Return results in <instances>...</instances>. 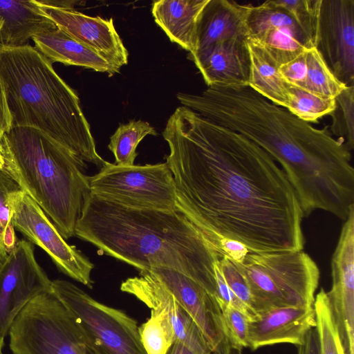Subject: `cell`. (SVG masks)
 <instances>
[{
  "mask_svg": "<svg viewBox=\"0 0 354 354\" xmlns=\"http://www.w3.org/2000/svg\"><path fill=\"white\" fill-rule=\"evenodd\" d=\"M315 48L341 82L354 86V0H321Z\"/></svg>",
  "mask_w": 354,
  "mask_h": 354,
  "instance_id": "obj_13",
  "label": "cell"
},
{
  "mask_svg": "<svg viewBox=\"0 0 354 354\" xmlns=\"http://www.w3.org/2000/svg\"><path fill=\"white\" fill-rule=\"evenodd\" d=\"M0 80L12 127L39 129L84 162L100 169L106 165L77 93L37 49L0 46Z\"/></svg>",
  "mask_w": 354,
  "mask_h": 354,
  "instance_id": "obj_4",
  "label": "cell"
},
{
  "mask_svg": "<svg viewBox=\"0 0 354 354\" xmlns=\"http://www.w3.org/2000/svg\"><path fill=\"white\" fill-rule=\"evenodd\" d=\"M157 134L152 126L142 120H131L120 124L110 137L108 145L115 156V165L123 167L134 165L139 142L147 135Z\"/></svg>",
  "mask_w": 354,
  "mask_h": 354,
  "instance_id": "obj_26",
  "label": "cell"
},
{
  "mask_svg": "<svg viewBox=\"0 0 354 354\" xmlns=\"http://www.w3.org/2000/svg\"><path fill=\"white\" fill-rule=\"evenodd\" d=\"M297 347L298 348L297 354H321L319 335L316 327L308 330L301 343Z\"/></svg>",
  "mask_w": 354,
  "mask_h": 354,
  "instance_id": "obj_37",
  "label": "cell"
},
{
  "mask_svg": "<svg viewBox=\"0 0 354 354\" xmlns=\"http://www.w3.org/2000/svg\"><path fill=\"white\" fill-rule=\"evenodd\" d=\"M162 136L176 209L218 250L229 239L251 252L303 250L299 201L263 149L183 106L170 116Z\"/></svg>",
  "mask_w": 354,
  "mask_h": 354,
  "instance_id": "obj_1",
  "label": "cell"
},
{
  "mask_svg": "<svg viewBox=\"0 0 354 354\" xmlns=\"http://www.w3.org/2000/svg\"><path fill=\"white\" fill-rule=\"evenodd\" d=\"M227 337L235 349L248 347V322L250 319L238 310L218 300Z\"/></svg>",
  "mask_w": 354,
  "mask_h": 354,
  "instance_id": "obj_33",
  "label": "cell"
},
{
  "mask_svg": "<svg viewBox=\"0 0 354 354\" xmlns=\"http://www.w3.org/2000/svg\"><path fill=\"white\" fill-rule=\"evenodd\" d=\"M208 0H160L153 2L151 13L157 25L172 42L193 53L200 15Z\"/></svg>",
  "mask_w": 354,
  "mask_h": 354,
  "instance_id": "obj_23",
  "label": "cell"
},
{
  "mask_svg": "<svg viewBox=\"0 0 354 354\" xmlns=\"http://www.w3.org/2000/svg\"><path fill=\"white\" fill-rule=\"evenodd\" d=\"M0 142H1V137H0ZM0 149H1V143H0Z\"/></svg>",
  "mask_w": 354,
  "mask_h": 354,
  "instance_id": "obj_43",
  "label": "cell"
},
{
  "mask_svg": "<svg viewBox=\"0 0 354 354\" xmlns=\"http://www.w3.org/2000/svg\"><path fill=\"white\" fill-rule=\"evenodd\" d=\"M167 354H195L185 344L178 340H175Z\"/></svg>",
  "mask_w": 354,
  "mask_h": 354,
  "instance_id": "obj_40",
  "label": "cell"
},
{
  "mask_svg": "<svg viewBox=\"0 0 354 354\" xmlns=\"http://www.w3.org/2000/svg\"><path fill=\"white\" fill-rule=\"evenodd\" d=\"M8 335L12 354H97L74 316L52 292L29 301Z\"/></svg>",
  "mask_w": 354,
  "mask_h": 354,
  "instance_id": "obj_7",
  "label": "cell"
},
{
  "mask_svg": "<svg viewBox=\"0 0 354 354\" xmlns=\"http://www.w3.org/2000/svg\"><path fill=\"white\" fill-rule=\"evenodd\" d=\"M335 101V109L330 113L331 131L351 151L354 148V86H346Z\"/></svg>",
  "mask_w": 354,
  "mask_h": 354,
  "instance_id": "obj_31",
  "label": "cell"
},
{
  "mask_svg": "<svg viewBox=\"0 0 354 354\" xmlns=\"http://www.w3.org/2000/svg\"><path fill=\"white\" fill-rule=\"evenodd\" d=\"M88 182L92 194L127 207L177 209L174 177L166 162L123 167L107 162Z\"/></svg>",
  "mask_w": 354,
  "mask_h": 354,
  "instance_id": "obj_9",
  "label": "cell"
},
{
  "mask_svg": "<svg viewBox=\"0 0 354 354\" xmlns=\"http://www.w3.org/2000/svg\"><path fill=\"white\" fill-rule=\"evenodd\" d=\"M24 192L3 168H0V266L17 244L12 223L13 205Z\"/></svg>",
  "mask_w": 354,
  "mask_h": 354,
  "instance_id": "obj_25",
  "label": "cell"
},
{
  "mask_svg": "<svg viewBox=\"0 0 354 354\" xmlns=\"http://www.w3.org/2000/svg\"><path fill=\"white\" fill-rule=\"evenodd\" d=\"M147 354H167L176 340L171 323L164 312L151 311L150 318L139 327Z\"/></svg>",
  "mask_w": 354,
  "mask_h": 354,
  "instance_id": "obj_30",
  "label": "cell"
},
{
  "mask_svg": "<svg viewBox=\"0 0 354 354\" xmlns=\"http://www.w3.org/2000/svg\"><path fill=\"white\" fill-rule=\"evenodd\" d=\"M234 263L248 286L257 315L280 307H313L320 272L303 250L249 252Z\"/></svg>",
  "mask_w": 354,
  "mask_h": 354,
  "instance_id": "obj_6",
  "label": "cell"
},
{
  "mask_svg": "<svg viewBox=\"0 0 354 354\" xmlns=\"http://www.w3.org/2000/svg\"><path fill=\"white\" fill-rule=\"evenodd\" d=\"M38 4L58 28L97 53L118 69L127 64L129 53L115 28L112 18L106 19L99 16H88L74 9Z\"/></svg>",
  "mask_w": 354,
  "mask_h": 354,
  "instance_id": "obj_17",
  "label": "cell"
},
{
  "mask_svg": "<svg viewBox=\"0 0 354 354\" xmlns=\"http://www.w3.org/2000/svg\"><path fill=\"white\" fill-rule=\"evenodd\" d=\"M12 220L15 228L41 248L60 271L92 288L94 265L75 246L65 241L41 207L25 192L14 203Z\"/></svg>",
  "mask_w": 354,
  "mask_h": 354,
  "instance_id": "obj_11",
  "label": "cell"
},
{
  "mask_svg": "<svg viewBox=\"0 0 354 354\" xmlns=\"http://www.w3.org/2000/svg\"><path fill=\"white\" fill-rule=\"evenodd\" d=\"M3 168L64 239L75 235L91 194L84 162L39 129L12 127L1 139Z\"/></svg>",
  "mask_w": 354,
  "mask_h": 354,
  "instance_id": "obj_5",
  "label": "cell"
},
{
  "mask_svg": "<svg viewBox=\"0 0 354 354\" xmlns=\"http://www.w3.org/2000/svg\"><path fill=\"white\" fill-rule=\"evenodd\" d=\"M182 104L234 131L281 166L304 217L322 209L334 215L354 199V169L344 142L269 101L250 86H209L201 94L178 93Z\"/></svg>",
  "mask_w": 354,
  "mask_h": 354,
  "instance_id": "obj_2",
  "label": "cell"
},
{
  "mask_svg": "<svg viewBox=\"0 0 354 354\" xmlns=\"http://www.w3.org/2000/svg\"><path fill=\"white\" fill-rule=\"evenodd\" d=\"M36 0H0V46L28 45L34 36L56 28Z\"/></svg>",
  "mask_w": 354,
  "mask_h": 354,
  "instance_id": "obj_21",
  "label": "cell"
},
{
  "mask_svg": "<svg viewBox=\"0 0 354 354\" xmlns=\"http://www.w3.org/2000/svg\"><path fill=\"white\" fill-rule=\"evenodd\" d=\"M147 271L155 276L174 295L200 328L213 354H233L223 315L214 295L183 273L156 267Z\"/></svg>",
  "mask_w": 354,
  "mask_h": 354,
  "instance_id": "obj_12",
  "label": "cell"
},
{
  "mask_svg": "<svg viewBox=\"0 0 354 354\" xmlns=\"http://www.w3.org/2000/svg\"><path fill=\"white\" fill-rule=\"evenodd\" d=\"M120 290L135 296L151 311L165 313L173 326L176 340L185 344L195 354H213L192 317L151 272L140 271V276L124 281Z\"/></svg>",
  "mask_w": 354,
  "mask_h": 354,
  "instance_id": "obj_16",
  "label": "cell"
},
{
  "mask_svg": "<svg viewBox=\"0 0 354 354\" xmlns=\"http://www.w3.org/2000/svg\"><path fill=\"white\" fill-rule=\"evenodd\" d=\"M52 292L74 316L97 354H147L137 322L73 283L52 281Z\"/></svg>",
  "mask_w": 354,
  "mask_h": 354,
  "instance_id": "obj_8",
  "label": "cell"
},
{
  "mask_svg": "<svg viewBox=\"0 0 354 354\" xmlns=\"http://www.w3.org/2000/svg\"><path fill=\"white\" fill-rule=\"evenodd\" d=\"M3 160L0 153V168H3Z\"/></svg>",
  "mask_w": 354,
  "mask_h": 354,
  "instance_id": "obj_41",
  "label": "cell"
},
{
  "mask_svg": "<svg viewBox=\"0 0 354 354\" xmlns=\"http://www.w3.org/2000/svg\"><path fill=\"white\" fill-rule=\"evenodd\" d=\"M38 3L45 6H49L64 9H74L75 1H53V0H36Z\"/></svg>",
  "mask_w": 354,
  "mask_h": 354,
  "instance_id": "obj_39",
  "label": "cell"
},
{
  "mask_svg": "<svg viewBox=\"0 0 354 354\" xmlns=\"http://www.w3.org/2000/svg\"><path fill=\"white\" fill-rule=\"evenodd\" d=\"M316 327L313 307L286 306L258 314L248 322L252 350L278 344L299 345L306 333Z\"/></svg>",
  "mask_w": 354,
  "mask_h": 354,
  "instance_id": "obj_19",
  "label": "cell"
},
{
  "mask_svg": "<svg viewBox=\"0 0 354 354\" xmlns=\"http://www.w3.org/2000/svg\"><path fill=\"white\" fill-rule=\"evenodd\" d=\"M246 26L248 38L263 45L280 66L315 48L290 14L272 0L250 5Z\"/></svg>",
  "mask_w": 354,
  "mask_h": 354,
  "instance_id": "obj_15",
  "label": "cell"
},
{
  "mask_svg": "<svg viewBox=\"0 0 354 354\" xmlns=\"http://www.w3.org/2000/svg\"><path fill=\"white\" fill-rule=\"evenodd\" d=\"M307 50L279 66L280 74L290 86L304 88L307 73Z\"/></svg>",
  "mask_w": 354,
  "mask_h": 354,
  "instance_id": "obj_35",
  "label": "cell"
},
{
  "mask_svg": "<svg viewBox=\"0 0 354 354\" xmlns=\"http://www.w3.org/2000/svg\"><path fill=\"white\" fill-rule=\"evenodd\" d=\"M304 89L324 97L335 99L347 86L335 76L316 48L307 50Z\"/></svg>",
  "mask_w": 354,
  "mask_h": 354,
  "instance_id": "obj_27",
  "label": "cell"
},
{
  "mask_svg": "<svg viewBox=\"0 0 354 354\" xmlns=\"http://www.w3.org/2000/svg\"><path fill=\"white\" fill-rule=\"evenodd\" d=\"M218 265L230 289L257 315L252 309V300L248 286L234 262L227 256L223 254L218 260Z\"/></svg>",
  "mask_w": 354,
  "mask_h": 354,
  "instance_id": "obj_34",
  "label": "cell"
},
{
  "mask_svg": "<svg viewBox=\"0 0 354 354\" xmlns=\"http://www.w3.org/2000/svg\"><path fill=\"white\" fill-rule=\"evenodd\" d=\"M251 60L249 86L272 103L286 108L289 84L279 73L280 65L265 47L248 38Z\"/></svg>",
  "mask_w": 354,
  "mask_h": 354,
  "instance_id": "obj_24",
  "label": "cell"
},
{
  "mask_svg": "<svg viewBox=\"0 0 354 354\" xmlns=\"http://www.w3.org/2000/svg\"><path fill=\"white\" fill-rule=\"evenodd\" d=\"M35 48L52 64L81 66L97 72L107 73L109 76L120 70L107 59L86 46L77 41L57 27L34 36Z\"/></svg>",
  "mask_w": 354,
  "mask_h": 354,
  "instance_id": "obj_22",
  "label": "cell"
},
{
  "mask_svg": "<svg viewBox=\"0 0 354 354\" xmlns=\"http://www.w3.org/2000/svg\"><path fill=\"white\" fill-rule=\"evenodd\" d=\"M331 260L326 292L345 354H354V208L344 221Z\"/></svg>",
  "mask_w": 354,
  "mask_h": 354,
  "instance_id": "obj_14",
  "label": "cell"
},
{
  "mask_svg": "<svg viewBox=\"0 0 354 354\" xmlns=\"http://www.w3.org/2000/svg\"><path fill=\"white\" fill-rule=\"evenodd\" d=\"M313 308L321 354H345L336 324L324 288L317 294Z\"/></svg>",
  "mask_w": 354,
  "mask_h": 354,
  "instance_id": "obj_29",
  "label": "cell"
},
{
  "mask_svg": "<svg viewBox=\"0 0 354 354\" xmlns=\"http://www.w3.org/2000/svg\"><path fill=\"white\" fill-rule=\"evenodd\" d=\"M335 106V98L324 97L304 88L289 86L286 109L306 122H316L330 114Z\"/></svg>",
  "mask_w": 354,
  "mask_h": 354,
  "instance_id": "obj_28",
  "label": "cell"
},
{
  "mask_svg": "<svg viewBox=\"0 0 354 354\" xmlns=\"http://www.w3.org/2000/svg\"><path fill=\"white\" fill-rule=\"evenodd\" d=\"M249 6L233 1L208 0L198 19L193 53L224 40L248 39Z\"/></svg>",
  "mask_w": 354,
  "mask_h": 354,
  "instance_id": "obj_20",
  "label": "cell"
},
{
  "mask_svg": "<svg viewBox=\"0 0 354 354\" xmlns=\"http://www.w3.org/2000/svg\"><path fill=\"white\" fill-rule=\"evenodd\" d=\"M272 1L290 14L316 47L321 0H272Z\"/></svg>",
  "mask_w": 354,
  "mask_h": 354,
  "instance_id": "obj_32",
  "label": "cell"
},
{
  "mask_svg": "<svg viewBox=\"0 0 354 354\" xmlns=\"http://www.w3.org/2000/svg\"><path fill=\"white\" fill-rule=\"evenodd\" d=\"M52 281L37 262L32 243L19 241L0 266V342L22 309L35 297L52 292Z\"/></svg>",
  "mask_w": 354,
  "mask_h": 354,
  "instance_id": "obj_10",
  "label": "cell"
},
{
  "mask_svg": "<svg viewBox=\"0 0 354 354\" xmlns=\"http://www.w3.org/2000/svg\"><path fill=\"white\" fill-rule=\"evenodd\" d=\"M218 260L216 261L214 265L215 275L217 284L216 299L220 301L241 312L242 313L245 315L250 319V320L253 319L257 315H255L230 289L219 268V266L218 265Z\"/></svg>",
  "mask_w": 354,
  "mask_h": 354,
  "instance_id": "obj_36",
  "label": "cell"
},
{
  "mask_svg": "<svg viewBox=\"0 0 354 354\" xmlns=\"http://www.w3.org/2000/svg\"><path fill=\"white\" fill-rule=\"evenodd\" d=\"M12 127V119L8 109V102L0 80V137Z\"/></svg>",
  "mask_w": 354,
  "mask_h": 354,
  "instance_id": "obj_38",
  "label": "cell"
},
{
  "mask_svg": "<svg viewBox=\"0 0 354 354\" xmlns=\"http://www.w3.org/2000/svg\"><path fill=\"white\" fill-rule=\"evenodd\" d=\"M4 344L0 342V354H3L2 350Z\"/></svg>",
  "mask_w": 354,
  "mask_h": 354,
  "instance_id": "obj_42",
  "label": "cell"
},
{
  "mask_svg": "<svg viewBox=\"0 0 354 354\" xmlns=\"http://www.w3.org/2000/svg\"><path fill=\"white\" fill-rule=\"evenodd\" d=\"M75 235L139 271L177 270L216 298L214 265L223 254L178 209L129 208L91 193Z\"/></svg>",
  "mask_w": 354,
  "mask_h": 354,
  "instance_id": "obj_3",
  "label": "cell"
},
{
  "mask_svg": "<svg viewBox=\"0 0 354 354\" xmlns=\"http://www.w3.org/2000/svg\"><path fill=\"white\" fill-rule=\"evenodd\" d=\"M209 86H249L251 60L247 39H230L188 55Z\"/></svg>",
  "mask_w": 354,
  "mask_h": 354,
  "instance_id": "obj_18",
  "label": "cell"
}]
</instances>
